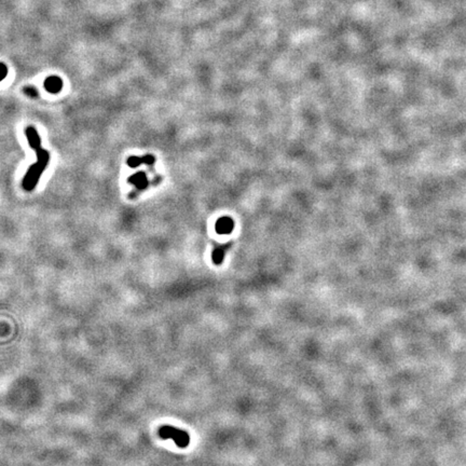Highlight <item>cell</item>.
<instances>
[{
	"mask_svg": "<svg viewBox=\"0 0 466 466\" xmlns=\"http://www.w3.org/2000/svg\"><path fill=\"white\" fill-rule=\"evenodd\" d=\"M25 135L28 140V144L33 150L36 152L37 162L34 163L30 168L27 170V173L25 174L22 186L26 191H33L37 187L39 179L43 172L48 168V164L50 161V153L41 147V139L38 134L37 130L34 127H27L25 129Z\"/></svg>",
	"mask_w": 466,
	"mask_h": 466,
	"instance_id": "1",
	"label": "cell"
},
{
	"mask_svg": "<svg viewBox=\"0 0 466 466\" xmlns=\"http://www.w3.org/2000/svg\"><path fill=\"white\" fill-rule=\"evenodd\" d=\"M159 436L162 439L171 438L176 444V446L179 448H186L190 444V436L186 430L179 429L177 427L164 425L159 428Z\"/></svg>",
	"mask_w": 466,
	"mask_h": 466,
	"instance_id": "2",
	"label": "cell"
},
{
	"mask_svg": "<svg viewBox=\"0 0 466 466\" xmlns=\"http://www.w3.org/2000/svg\"><path fill=\"white\" fill-rule=\"evenodd\" d=\"M215 230L221 235L230 234L234 230V221L229 216H223L216 222Z\"/></svg>",
	"mask_w": 466,
	"mask_h": 466,
	"instance_id": "3",
	"label": "cell"
},
{
	"mask_svg": "<svg viewBox=\"0 0 466 466\" xmlns=\"http://www.w3.org/2000/svg\"><path fill=\"white\" fill-rule=\"evenodd\" d=\"M43 86L49 93L57 94L63 90V80L58 76H50L45 80Z\"/></svg>",
	"mask_w": 466,
	"mask_h": 466,
	"instance_id": "4",
	"label": "cell"
},
{
	"mask_svg": "<svg viewBox=\"0 0 466 466\" xmlns=\"http://www.w3.org/2000/svg\"><path fill=\"white\" fill-rule=\"evenodd\" d=\"M156 162V158L152 154H145L144 157H136L132 156L127 160L128 165L132 169H136L139 165L146 164V165H152Z\"/></svg>",
	"mask_w": 466,
	"mask_h": 466,
	"instance_id": "5",
	"label": "cell"
},
{
	"mask_svg": "<svg viewBox=\"0 0 466 466\" xmlns=\"http://www.w3.org/2000/svg\"><path fill=\"white\" fill-rule=\"evenodd\" d=\"M228 246H229V245H222V246H217V247L214 248V251L212 253V260H213L214 265L219 266V265H222V263L224 262Z\"/></svg>",
	"mask_w": 466,
	"mask_h": 466,
	"instance_id": "6",
	"label": "cell"
},
{
	"mask_svg": "<svg viewBox=\"0 0 466 466\" xmlns=\"http://www.w3.org/2000/svg\"><path fill=\"white\" fill-rule=\"evenodd\" d=\"M129 182L135 184L138 189H144L148 186V179L144 172H139L137 174H134L131 178H129Z\"/></svg>",
	"mask_w": 466,
	"mask_h": 466,
	"instance_id": "7",
	"label": "cell"
},
{
	"mask_svg": "<svg viewBox=\"0 0 466 466\" xmlns=\"http://www.w3.org/2000/svg\"><path fill=\"white\" fill-rule=\"evenodd\" d=\"M24 93L27 96H29V98H32V99H37L38 98V91H37L36 87L33 86V85L25 86L24 87Z\"/></svg>",
	"mask_w": 466,
	"mask_h": 466,
	"instance_id": "8",
	"label": "cell"
},
{
	"mask_svg": "<svg viewBox=\"0 0 466 466\" xmlns=\"http://www.w3.org/2000/svg\"><path fill=\"white\" fill-rule=\"evenodd\" d=\"M7 75H8V67L4 63H0V82L4 80V79L7 77Z\"/></svg>",
	"mask_w": 466,
	"mask_h": 466,
	"instance_id": "9",
	"label": "cell"
}]
</instances>
